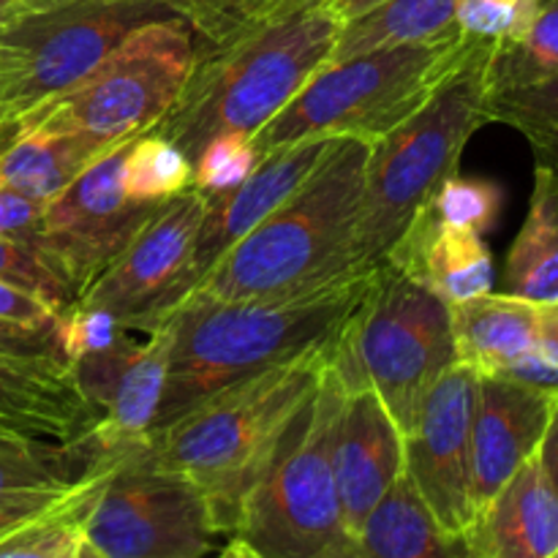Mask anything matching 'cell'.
<instances>
[{"label": "cell", "mask_w": 558, "mask_h": 558, "mask_svg": "<svg viewBox=\"0 0 558 558\" xmlns=\"http://www.w3.org/2000/svg\"><path fill=\"white\" fill-rule=\"evenodd\" d=\"M11 523H16V521H0V529H3V526H11Z\"/></svg>", "instance_id": "obj_47"}, {"label": "cell", "mask_w": 558, "mask_h": 558, "mask_svg": "<svg viewBox=\"0 0 558 558\" xmlns=\"http://www.w3.org/2000/svg\"><path fill=\"white\" fill-rule=\"evenodd\" d=\"M131 445L114 441L101 423L69 441L0 430V521L52 510L76 485L114 466Z\"/></svg>", "instance_id": "obj_15"}, {"label": "cell", "mask_w": 558, "mask_h": 558, "mask_svg": "<svg viewBox=\"0 0 558 558\" xmlns=\"http://www.w3.org/2000/svg\"><path fill=\"white\" fill-rule=\"evenodd\" d=\"M0 430H16V434H22L20 428H14V425H9V423H5V420H0ZM27 436H31V434H27Z\"/></svg>", "instance_id": "obj_46"}, {"label": "cell", "mask_w": 558, "mask_h": 558, "mask_svg": "<svg viewBox=\"0 0 558 558\" xmlns=\"http://www.w3.org/2000/svg\"><path fill=\"white\" fill-rule=\"evenodd\" d=\"M343 22L330 0H311L229 47L196 58L178 104L150 134L191 163L221 134L254 136L332 58Z\"/></svg>", "instance_id": "obj_3"}, {"label": "cell", "mask_w": 558, "mask_h": 558, "mask_svg": "<svg viewBox=\"0 0 558 558\" xmlns=\"http://www.w3.org/2000/svg\"><path fill=\"white\" fill-rule=\"evenodd\" d=\"M199 47L183 16L142 25L74 87L11 123L71 131L101 147L150 134L178 104Z\"/></svg>", "instance_id": "obj_9"}, {"label": "cell", "mask_w": 558, "mask_h": 558, "mask_svg": "<svg viewBox=\"0 0 558 558\" xmlns=\"http://www.w3.org/2000/svg\"><path fill=\"white\" fill-rule=\"evenodd\" d=\"M256 161H259V156H256L248 136H216V140L207 142V147L194 161V189L205 196L227 194L254 172Z\"/></svg>", "instance_id": "obj_36"}, {"label": "cell", "mask_w": 558, "mask_h": 558, "mask_svg": "<svg viewBox=\"0 0 558 558\" xmlns=\"http://www.w3.org/2000/svg\"><path fill=\"white\" fill-rule=\"evenodd\" d=\"M0 357L33 360V363H60L65 365L58 343V330H31L0 319ZM69 368V365H65Z\"/></svg>", "instance_id": "obj_38"}, {"label": "cell", "mask_w": 558, "mask_h": 558, "mask_svg": "<svg viewBox=\"0 0 558 558\" xmlns=\"http://www.w3.org/2000/svg\"><path fill=\"white\" fill-rule=\"evenodd\" d=\"M58 316L44 300L33 298L25 289L14 283L0 281V319L14 325L31 327V330H58Z\"/></svg>", "instance_id": "obj_39"}, {"label": "cell", "mask_w": 558, "mask_h": 558, "mask_svg": "<svg viewBox=\"0 0 558 558\" xmlns=\"http://www.w3.org/2000/svg\"><path fill=\"white\" fill-rule=\"evenodd\" d=\"M558 398L501 376H480L472 425L474 512L485 510L507 480L537 456Z\"/></svg>", "instance_id": "obj_17"}, {"label": "cell", "mask_w": 558, "mask_h": 558, "mask_svg": "<svg viewBox=\"0 0 558 558\" xmlns=\"http://www.w3.org/2000/svg\"><path fill=\"white\" fill-rule=\"evenodd\" d=\"M496 44L474 41L463 63L409 120L374 142L365 167L354 262L381 265L430 191L456 172L474 131L488 123V58Z\"/></svg>", "instance_id": "obj_5"}, {"label": "cell", "mask_w": 558, "mask_h": 558, "mask_svg": "<svg viewBox=\"0 0 558 558\" xmlns=\"http://www.w3.org/2000/svg\"><path fill=\"white\" fill-rule=\"evenodd\" d=\"M109 469L76 485L74 494L52 510L0 529V558H98L85 543L82 523Z\"/></svg>", "instance_id": "obj_28"}, {"label": "cell", "mask_w": 558, "mask_h": 558, "mask_svg": "<svg viewBox=\"0 0 558 558\" xmlns=\"http://www.w3.org/2000/svg\"><path fill=\"white\" fill-rule=\"evenodd\" d=\"M505 294L558 303V172L537 163L526 221L507 254Z\"/></svg>", "instance_id": "obj_26"}, {"label": "cell", "mask_w": 558, "mask_h": 558, "mask_svg": "<svg viewBox=\"0 0 558 558\" xmlns=\"http://www.w3.org/2000/svg\"><path fill=\"white\" fill-rule=\"evenodd\" d=\"M537 456H539V463H543L545 474H548L550 485H554L558 494V403L554 409V417H550L548 430H545V439L543 445H539Z\"/></svg>", "instance_id": "obj_41"}, {"label": "cell", "mask_w": 558, "mask_h": 558, "mask_svg": "<svg viewBox=\"0 0 558 558\" xmlns=\"http://www.w3.org/2000/svg\"><path fill=\"white\" fill-rule=\"evenodd\" d=\"M477 558H548L558 548V494L532 456L469 532Z\"/></svg>", "instance_id": "obj_21"}, {"label": "cell", "mask_w": 558, "mask_h": 558, "mask_svg": "<svg viewBox=\"0 0 558 558\" xmlns=\"http://www.w3.org/2000/svg\"><path fill=\"white\" fill-rule=\"evenodd\" d=\"M477 38L450 31L439 38L374 49L327 63L265 129L251 136L256 156L319 140L357 136L376 142L412 118L463 63Z\"/></svg>", "instance_id": "obj_7"}, {"label": "cell", "mask_w": 558, "mask_h": 558, "mask_svg": "<svg viewBox=\"0 0 558 558\" xmlns=\"http://www.w3.org/2000/svg\"><path fill=\"white\" fill-rule=\"evenodd\" d=\"M104 153L107 147L71 131L5 123L0 125V183L47 205Z\"/></svg>", "instance_id": "obj_24"}, {"label": "cell", "mask_w": 558, "mask_h": 558, "mask_svg": "<svg viewBox=\"0 0 558 558\" xmlns=\"http://www.w3.org/2000/svg\"><path fill=\"white\" fill-rule=\"evenodd\" d=\"M330 349L332 343H327L254 379L227 387L167 428L147 434L153 452L163 463L199 485L227 537L234 534L240 507L272 445L300 403L319 385Z\"/></svg>", "instance_id": "obj_4"}, {"label": "cell", "mask_w": 558, "mask_h": 558, "mask_svg": "<svg viewBox=\"0 0 558 558\" xmlns=\"http://www.w3.org/2000/svg\"><path fill=\"white\" fill-rule=\"evenodd\" d=\"M545 305L512 294H480L466 303L450 305L458 363H466L480 376H494L543 336Z\"/></svg>", "instance_id": "obj_25"}, {"label": "cell", "mask_w": 558, "mask_h": 558, "mask_svg": "<svg viewBox=\"0 0 558 558\" xmlns=\"http://www.w3.org/2000/svg\"><path fill=\"white\" fill-rule=\"evenodd\" d=\"M123 189L136 202H163L194 189V163L163 136L142 134L125 150Z\"/></svg>", "instance_id": "obj_32"}, {"label": "cell", "mask_w": 558, "mask_h": 558, "mask_svg": "<svg viewBox=\"0 0 558 558\" xmlns=\"http://www.w3.org/2000/svg\"><path fill=\"white\" fill-rule=\"evenodd\" d=\"M343 396L347 390L327 360L319 385L281 430L240 507L232 537L256 556L338 558L347 548L332 466Z\"/></svg>", "instance_id": "obj_6"}, {"label": "cell", "mask_w": 558, "mask_h": 558, "mask_svg": "<svg viewBox=\"0 0 558 558\" xmlns=\"http://www.w3.org/2000/svg\"><path fill=\"white\" fill-rule=\"evenodd\" d=\"M0 281L14 283L33 298L44 300L54 314H63L76 303L69 283L54 272L41 248L27 240L0 238Z\"/></svg>", "instance_id": "obj_34"}, {"label": "cell", "mask_w": 558, "mask_h": 558, "mask_svg": "<svg viewBox=\"0 0 558 558\" xmlns=\"http://www.w3.org/2000/svg\"><path fill=\"white\" fill-rule=\"evenodd\" d=\"M537 5L534 0H458L456 25L477 41L510 44L529 31Z\"/></svg>", "instance_id": "obj_35"}, {"label": "cell", "mask_w": 558, "mask_h": 558, "mask_svg": "<svg viewBox=\"0 0 558 558\" xmlns=\"http://www.w3.org/2000/svg\"><path fill=\"white\" fill-rule=\"evenodd\" d=\"M0 420L22 434L69 441L101 423L60 363L0 357Z\"/></svg>", "instance_id": "obj_22"}, {"label": "cell", "mask_w": 558, "mask_h": 558, "mask_svg": "<svg viewBox=\"0 0 558 558\" xmlns=\"http://www.w3.org/2000/svg\"><path fill=\"white\" fill-rule=\"evenodd\" d=\"M548 558H558V548H556V550H554V554H550Z\"/></svg>", "instance_id": "obj_48"}, {"label": "cell", "mask_w": 558, "mask_h": 558, "mask_svg": "<svg viewBox=\"0 0 558 558\" xmlns=\"http://www.w3.org/2000/svg\"><path fill=\"white\" fill-rule=\"evenodd\" d=\"M480 374L466 363L447 368L428 390L403 434V472L436 515L456 534L472 532V425Z\"/></svg>", "instance_id": "obj_14"}, {"label": "cell", "mask_w": 558, "mask_h": 558, "mask_svg": "<svg viewBox=\"0 0 558 558\" xmlns=\"http://www.w3.org/2000/svg\"><path fill=\"white\" fill-rule=\"evenodd\" d=\"M131 142L98 156L44 205L36 245L76 300L158 207V202H136L125 194L123 161Z\"/></svg>", "instance_id": "obj_13"}, {"label": "cell", "mask_w": 558, "mask_h": 558, "mask_svg": "<svg viewBox=\"0 0 558 558\" xmlns=\"http://www.w3.org/2000/svg\"><path fill=\"white\" fill-rule=\"evenodd\" d=\"M458 0H387L357 20L343 22L330 63L374 49L417 44L456 31Z\"/></svg>", "instance_id": "obj_27"}, {"label": "cell", "mask_w": 558, "mask_h": 558, "mask_svg": "<svg viewBox=\"0 0 558 558\" xmlns=\"http://www.w3.org/2000/svg\"><path fill=\"white\" fill-rule=\"evenodd\" d=\"M381 262L420 281L447 305L488 294L496 278L483 234L441 227L425 213L412 218Z\"/></svg>", "instance_id": "obj_20"}, {"label": "cell", "mask_w": 558, "mask_h": 558, "mask_svg": "<svg viewBox=\"0 0 558 558\" xmlns=\"http://www.w3.org/2000/svg\"><path fill=\"white\" fill-rule=\"evenodd\" d=\"M501 207H505V189L496 180L452 172L430 191L417 213H425L441 227L463 229L485 238L499 223Z\"/></svg>", "instance_id": "obj_33"}, {"label": "cell", "mask_w": 558, "mask_h": 558, "mask_svg": "<svg viewBox=\"0 0 558 558\" xmlns=\"http://www.w3.org/2000/svg\"><path fill=\"white\" fill-rule=\"evenodd\" d=\"M332 466L343 526L354 537L403 474V434L371 387L343 396Z\"/></svg>", "instance_id": "obj_18"}, {"label": "cell", "mask_w": 558, "mask_h": 558, "mask_svg": "<svg viewBox=\"0 0 558 558\" xmlns=\"http://www.w3.org/2000/svg\"><path fill=\"white\" fill-rule=\"evenodd\" d=\"M332 9H336V14L341 16V22H349V20H357V16H363L365 11L376 9V5L387 3V0H330Z\"/></svg>", "instance_id": "obj_43"}, {"label": "cell", "mask_w": 558, "mask_h": 558, "mask_svg": "<svg viewBox=\"0 0 558 558\" xmlns=\"http://www.w3.org/2000/svg\"><path fill=\"white\" fill-rule=\"evenodd\" d=\"M521 131L537 163L558 169V76L529 87L488 93V123Z\"/></svg>", "instance_id": "obj_31"}, {"label": "cell", "mask_w": 558, "mask_h": 558, "mask_svg": "<svg viewBox=\"0 0 558 558\" xmlns=\"http://www.w3.org/2000/svg\"><path fill=\"white\" fill-rule=\"evenodd\" d=\"M54 3H63V0H0V27Z\"/></svg>", "instance_id": "obj_42"}, {"label": "cell", "mask_w": 558, "mask_h": 558, "mask_svg": "<svg viewBox=\"0 0 558 558\" xmlns=\"http://www.w3.org/2000/svg\"><path fill=\"white\" fill-rule=\"evenodd\" d=\"M174 16L178 0H63L3 25L0 125L74 87L136 27Z\"/></svg>", "instance_id": "obj_10"}, {"label": "cell", "mask_w": 558, "mask_h": 558, "mask_svg": "<svg viewBox=\"0 0 558 558\" xmlns=\"http://www.w3.org/2000/svg\"><path fill=\"white\" fill-rule=\"evenodd\" d=\"M534 3H543V0H534Z\"/></svg>", "instance_id": "obj_49"}, {"label": "cell", "mask_w": 558, "mask_h": 558, "mask_svg": "<svg viewBox=\"0 0 558 558\" xmlns=\"http://www.w3.org/2000/svg\"><path fill=\"white\" fill-rule=\"evenodd\" d=\"M82 534L98 558H207L223 537L199 485L147 436L109 469Z\"/></svg>", "instance_id": "obj_11"}, {"label": "cell", "mask_w": 558, "mask_h": 558, "mask_svg": "<svg viewBox=\"0 0 558 558\" xmlns=\"http://www.w3.org/2000/svg\"><path fill=\"white\" fill-rule=\"evenodd\" d=\"M216 558H262V556H256L254 550L248 548V545H243V543H240V539L232 537V539H229L227 548H223Z\"/></svg>", "instance_id": "obj_44"}, {"label": "cell", "mask_w": 558, "mask_h": 558, "mask_svg": "<svg viewBox=\"0 0 558 558\" xmlns=\"http://www.w3.org/2000/svg\"><path fill=\"white\" fill-rule=\"evenodd\" d=\"M125 336L69 365L80 396L101 414L104 430L120 445L150 434L163 392V347L158 332L145 336V341Z\"/></svg>", "instance_id": "obj_19"}, {"label": "cell", "mask_w": 558, "mask_h": 558, "mask_svg": "<svg viewBox=\"0 0 558 558\" xmlns=\"http://www.w3.org/2000/svg\"><path fill=\"white\" fill-rule=\"evenodd\" d=\"M125 332L129 330H123L112 314L98 308H80V305H71L69 311H63V314L58 316V343L60 352H63L65 365L85 357V354L101 352V349L112 347V343L120 341Z\"/></svg>", "instance_id": "obj_37"}, {"label": "cell", "mask_w": 558, "mask_h": 558, "mask_svg": "<svg viewBox=\"0 0 558 558\" xmlns=\"http://www.w3.org/2000/svg\"><path fill=\"white\" fill-rule=\"evenodd\" d=\"M374 278L352 272L281 300H221L194 292L161 322L163 392L150 434L227 387L336 341Z\"/></svg>", "instance_id": "obj_1"}, {"label": "cell", "mask_w": 558, "mask_h": 558, "mask_svg": "<svg viewBox=\"0 0 558 558\" xmlns=\"http://www.w3.org/2000/svg\"><path fill=\"white\" fill-rule=\"evenodd\" d=\"M456 363L450 305L396 267L376 265L330 349L343 390L371 387L407 434L434 381Z\"/></svg>", "instance_id": "obj_8"}, {"label": "cell", "mask_w": 558, "mask_h": 558, "mask_svg": "<svg viewBox=\"0 0 558 558\" xmlns=\"http://www.w3.org/2000/svg\"><path fill=\"white\" fill-rule=\"evenodd\" d=\"M338 558H477L469 534L447 532L409 474L387 490Z\"/></svg>", "instance_id": "obj_23"}, {"label": "cell", "mask_w": 558, "mask_h": 558, "mask_svg": "<svg viewBox=\"0 0 558 558\" xmlns=\"http://www.w3.org/2000/svg\"><path fill=\"white\" fill-rule=\"evenodd\" d=\"M207 196L196 189L158 202L118 259L74 305L112 314L129 332L150 336L191 292V259Z\"/></svg>", "instance_id": "obj_12"}, {"label": "cell", "mask_w": 558, "mask_h": 558, "mask_svg": "<svg viewBox=\"0 0 558 558\" xmlns=\"http://www.w3.org/2000/svg\"><path fill=\"white\" fill-rule=\"evenodd\" d=\"M336 140L338 136H319V140L278 147L256 161L254 172L238 189L207 196L194 259H191L194 289L251 229L259 227L298 185L308 180V174L319 167Z\"/></svg>", "instance_id": "obj_16"}, {"label": "cell", "mask_w": 558, "mask_h": 558, "mask_svg": "<svg viewBox=\"0 0 558 558\" xmlns=\"http://www.w3.org/2000/svg\"><path fill=\"white\" fill-rule=\"evenodd\" d=\"M543 330L558 336V303L545 305V311H543Z\"/></svg>", "instance_id": "obj_45"}, {"label": "cell", "mask_w": 558, "mask_h": 558, "mask_svg": "<svg viewBox=\"0 0 558 558\" xmlns=\"http://www.w3.org/2000/svg\"><path fill=\"white\" fill-rule=\"evenodd\" d=\"M41 213L44 205L0 183V238L27 240V243L36 245L38 229H41Z\"/></svg>", "instance_id": "obj_40"}, {"label": "cell", "mask_w": 558, "mask_h": 558, "mask_svg": "<svg viewBox=\"0 0 558 558\" xmlns=\"http://www.w3.org/2000/svg\"><path fill=\"white\" fill-rule=\"evenodd\" d=\"M558 76V0H543L518 41L496 44L488 58V93L529 87Z\"/></svg>", "instance_id": "obj_29"}, {"label": "cell", "mask_w": 558, "mask_h": 558, "mask_svg": "<svg viewBox=\"0 0 558 558\" xmlns=\"http://www.w3.org/2000/svg\"><path fill=\"white\" fill-rule=\"evenodd\" d=\"M311 0H178L199 54L216 52Z\"/></svg>", "instance_id": "obj_30"}, {"label": "cell", "mask_w": 558, "mask_h": 558, "mask_svg": "<svg viewBox=\"0 0 558 558\" xmlns=\"http://www.w3.org/2000/svg\"><path fill=\"white\" fill-rule=\"evenodd\" d=\"M374 142L338 136L319 167L199 283L221 300H281L360 272L354 262Z\"/></svg>", "instance_id": "obj_2"}, {"label": "cell", "mask_w": 558, "mask_h": 558, "mask_svg": "<svg viewBox=\"0 0 558 558\" xmlns=\"http://www.w3.org/2000/svg\"><path fill=\"white\" fill-rule=\"evenodd\" d=\"M556 172H558V169H556Z\"/></svg>", "instance_id": "obj_50"}]
</instances>
